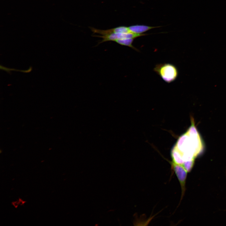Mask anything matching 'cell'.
<instances>
[{
    "label": "cell",
    "instance_id": "cell-1",
    "mask_svg": "<svg viewBox=\"0 0 226 226\" xmlns=\"http://www.w3.org/2000/svg\"><path fill=\"white\" fill-rule=\"evenodd\" d=\"M153 71L167 83L175 81L178 75V70L176 67L169 63L158 64L154 67Z\"/></svg>",
    "mask_w": 226,
    "mask_h": 226
},
{
    "label": "cell",
    "instance_id": "cell-2",
    "mask_svg": "<svg viewBox=\"0 0 226 226\" xmlns=\"http://www.w3.org/2000/svg\"><path fill=\"white\" fill-rule=\"evenodd\" d=\"M149 35L147 34H137L132 33H111L104 35H94V37H99L102 39V40L99 42L100 44L108 41L115 42L117 40L127 39H133L139 37Z\"/></svg>",
    "mask_w": 226,
    "mask_h": 226
},
{
    "label": "cell",
    "instance_id": "cell-3",
    "mask_svg": "<svg viewBox=\"0 0 226 226\" xmlns=\"http://www.w3.org/2000/svg\"><path fill=\"white\" fill-rule=\"evenodd\" d=\"M171 165L180 183L182 195H183L185 191L186 180L188 172L182 164H177L172 162Z\"/></svg>",
    "mask_w": 226,
    "mask_h": 226
},
{
    "label": "cell",
    "instance_id": "cell-4",
    "mask_svg": "<svg viewBox=\"0 0 226 226\" xmlns=\"http://www.w3.org/2000/svg\"><path fill=\"white\" fill-rule=\"evenodd\" d=\"M162 26H150L143 25H135L128 27L130 32L137 34H142L151 29Z\"/></svg>",
    "mask_w": 226,
    "mask_h": 226
},
{
    "label": "cell",
    "instance_id": "cell-5",
    "mask_svg": "<svg viewBox=\"0 0 226 226\" xmlns=\"http://www.w3.org/2000/svg\"><path fill=\"white\" fill-rule=\"evenodd\" d=\"M134 40L133 39H124L117 40L115 42L121 45L129 47L137 51V50L132 44Z\"/></svg>",
    "mask_w": 226,
    "mask_h": 226
},
{
    "label": "cell",
    "instance_id": "cell-6",
    "mask_svg": "<svg viewBox=\"0 0 226 226\" xmlns=\"http://www.w3.org/2000/svg\"><path fill=\"white\" fill-rule=\"evenodd\" d=\"M194 162V160L187 161L185 162L182 164L184 167L186 171L190 172L192 168Z\"/></svg>",
    "mask_w": 226,
    "mask_h": 226
}]
</instances>
